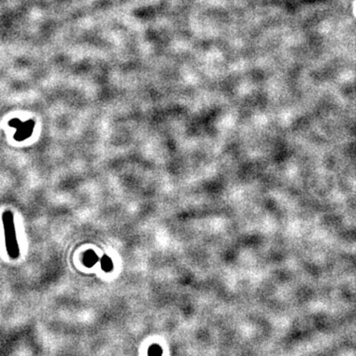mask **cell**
<instances>
[{"mask_svg": "<svg viewBox=\"0 0 356 356\" xmlns=\"http://www.w3.org/2000/svg\"><path fill=\"white\" fill-rule=\"evenodd\" d=\"M3 228H4V236H5V243L7 253L10 258L16 259L19 257L20 250L17 241L15 225H14V217L11 211H5L2 216Z\"/></svg>", "mask_w": 356, "mask_h": 356, "instance_id": "1", "label": "cell"}, {"mask_svg": "<svg viewBox=\"0 0 356 356\" xmlns=\"http://www.w3.org/2000/svg\"><path fill=\"white\" fill-rule=\"evenodd\" d=\"M35 127V122L33 120H28L26 122H20V124L16 128V133L14 139L18 142H22L30 138L33 134Z\"/></svg>", "mask_w": 356, "mask_h": 356, "instance_id": "2", "label": "cell"}, {"mask_svg": "<svg viewBox=\"0 0 356 356\" xmlns=\"http://www.w3.org/2000/svg\"><path fill=\"white\" fill-rule=\"evenodd\" d=\"M83 263L85 266L87 267H92L98 260V257L96 255V253L93 250H87L84 254H83Z\"/></svg>", "mask_w": 356, "mask_h": 356, "instance_id": "3", "label": "cell"}, {"mask_svg": "<svg viewBox=\"0 0 356 356\" xmlns=\"http://www.w3.org/2000/svg\"><path fill=\"white\" fill-rule=\"evenodd\" d=\"M101 266H102V268H103V270H104L105 272H110V271H112V269H113V262H112L111 258L108 257L107 255L103 256L102 259H101Z\"/></svg>", "mask_w": 356, "mask_h": 356, "instance_id": "4", "label": "cell"}, {"mask_svg": "<svg viewBox=\"0 0 356 356\" xmlns=\"http://www.w3.org/2000/svg\"><path fill=\"white\" fill-rule=\"evenodd\" d=\"M149 356H162V348L158 344H153L148 351Z\"/></svg>", "mask_w": 356, "mask_h": 356, "instance_id": "5", "label": "cell"}]
</instances>
